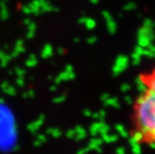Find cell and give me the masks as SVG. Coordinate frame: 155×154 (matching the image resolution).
<instances>
[{"label": "cell", "mask_w": 155, "mask_h": 154, "mask_svg": "<svg viewBox=\"0 0 155 154\" xmlns=\"http://www.w3.org/2000/svg\"><path fill=\"white\" fill-rule=\"evenodd\" d=\"M141 90L130 114V137L135 144L155 147V66L139 74Z\"/></svg>", "instance_id": "cell-1"}]
</instances>
